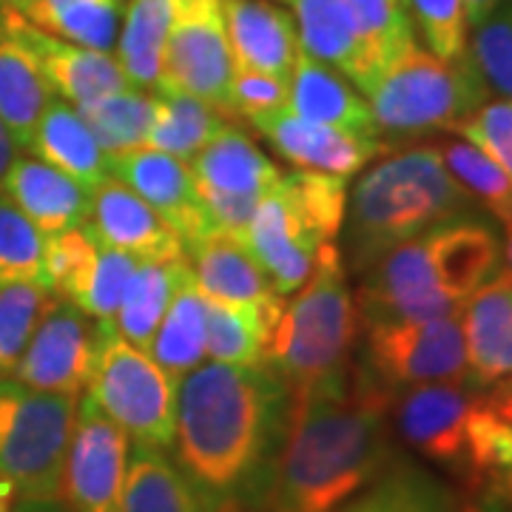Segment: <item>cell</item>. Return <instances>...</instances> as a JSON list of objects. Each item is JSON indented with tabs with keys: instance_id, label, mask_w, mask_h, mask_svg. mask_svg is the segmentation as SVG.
<instances>
[{
	"instance_id": "obj_1",
	"label": "cell",
	"mask_w": 512,
	"mask_h": 512,
	"mask_svg": "<svg viewBox=\"0 0 512 512\" xmlns=\"http://www.w3.org/2000/svg\"><path fill=\"white\" fill-rule=\"evenodd\" d=\"M393 393L365 370L291 396L256 512H339L390 467Z\"/></svg>"
},
{
	"instance_id": "obj_2",
	"label": "cell",
	"mask_w": 512,
	"mask_h": 512,
	"mask_svg": "<svg viewBox=\"0 0 512 512\" xmlns=\"http://www.w3.org/2000/svg\"><path fill=\"white\" fill-rule=\"evenodd\" d=\"M288 413L291 393L268 365H200L180 379L177 464L220 510L268 470Z\"/></svg>"
},
{
	"instance_id": "obj_3",
	"label": "cell",
	"mask_w": 512,
	"mask_h": 512,
	"mask_svg": "<svg viewBox=\"0 0 512 512\" xmlns=\"http://www.w3.org/2000/svg\"><path fill=\"white\" fill-rule=\"evenodd\" d=\"M473 197L453 180L439 148H410L373 165L348 197L350 251L359 271L441 222L467 217Z\"/></svg>"
},
{
	"instance_id": "obj_4",
	"label": "cell",
	"mask_w": 512,
	"mask_h": 512,
	"mask_svg": "<svg viewBox=\"0 0 512 512\" xmlns=\"http://www.w3.org/2000/svg\"><path fill=\"white\" fill-rule=\"evenodd\" d=\"M359 328V311L348 288L336 242L322 245L311 276L276 322L265 365L291 396L348 373V356Z\"/></svg>"
},
{
	"instance_id": "obj_5",
	"label": "cell",
	"mask_w": 512,
	"mask_h": 512,
	"mask_svg": "<svg viewBox=\"0 0 512 512\" xmlns=\"http://www.w3.org/2000/svg\"><path fill=\"white\" fill-rule=\"evenodd\" d=\"M379 134L421 137L458 126L490 100V86L473 57L441 60L419 43L390 63L367 89Z\"/></svg>"
},
{
	"instance_id": "obj_6",
	"label": "cell",
	"mask_w": 512,
	"mask_h": 512,
	"mask_svg": "<svg viewBox=\"0 0 512 512\" xmlns=\"http://www.w3.org/2000/svg\"><path fill=\"white\" fill-rule=\"evenodd\" d=\"M77 399L0 379V478L20 501H60Z\"/></svg>"
},
{
	"instance_id": "obj_7",
	"label": "cell",
	"mask_w": 512,
	"mask_h": 512,
	"mask_svg": "<svg viewBox=\"0 0 512 512\" xmlns=\"http://www.w3.org/2000/svg\"><path fill=\"white\" fill-rule=\"evenodd\" d=\"M177 393L180 379L111 330L83 396H89L134 447L165 453L177 439Z\"/></svg>"
},
{
	"instance_id": "obj_8",
	"label": "cell",
	"mask_w": 512,
	"mask_h": 512,
	"mask_svg": "<svg viewBox=\"0 0 512 512\" xmlns=\"http://www.w3.org/2000/svg\"><path fill=\"white\" fill-rule=\"evenodd\" d=\"M365 373L396 393L416 384L467 382L461 313L427 322L365 325Z\"/></svg>"
},
{
	"instance_id": "obj_9",
	"label": "cell",
	"mask_w": 512,
	"mask_h": 512,
	"mask_svg": "<svg viewBox=\"0 0 512 512\" xmlns=\"http://www.w3.org/2000/svg\"><path fill=\"white\" fill-rule=\"evenodd\" d=\"M188 165L197 200L211 228L239 239L254 217L259 200L282 177V171L237 126L222 128Z\"/></svg>"
},
{
	"instance_id": "obj_10",
	"label": "cell",
	"mask_w": 512,
	"mask_h": 512,
	"mask_svg": "<svg viewBox=\"0 0 512 512\" xmlns=\"http://www.w3.org/2000/svg\"><path fill=\"white\" fill-rule=\"evenodd\" d=\"M234 66L220 0H174L163 77L157 86L194 94L231 117L228 89Z\"/></svg>"
},
{
	"instance_id": "obj_11",
	"label": "cell",
	"mask_w": 512,
	"mask_h": 512,
	"mask_svg": "<svg viewBox=\"0 0 512 512\" xmlns=\"http://www.w3.org/2000/svg\"><path fill=\"white\" fill-rule=\"evenodd\" d=\"M114 325H103L60 299L40 319L35 336L20 356L12 379L40 393L80 396L92 382L100 350Z\"/></svg>"
},
{
	"instance_id": "obj_12",
	"label": "cell",
	"mask_w": 512,
	"mask_h": 512,
	"mask_svg": "<svg viewBox=\"0 0 512 512\" xmlns=\"http://www.w3.org/2000/svg\"><path fill=\"white\" fill-rule=\"evenodd\" d=\"M478 396L481 390L467 382L416 384L390 410L399 436L416 453L470 484Z\"/></svg>"
},
{
	"instance_id": "obj_13",
	"label": "cell",
	"mask_w": 512,
	"mask_h": 512,
	"mask_svg": "<svg viewBox=\"0 0 512 512\" xmlns=\"http://www.w3.org/2000/svg\"><path fill=\"white\" fill-rule=\"evenodd\" d=\"M131 439L83 396L63 467L60 504L69 512H117L126 481Z\"/></svg>"
},
{
	"instance_id": "obj_14",
	"label": "cell",
	"mask_w": 512,
	"mask_h": 512,
	"mask_svg": "<svg viewBox=\"0 0 512 512\" xmlns=\"http://www.w3.org/2000/svg\"><path fill=\"white\" fill-rule=\"evenodd\" d=\"M242 242L262 265L279 296H291L305 285L322 245H328L296 205L285 174L259 200Z\"/></svg>"
},
{
	"instance_id": "obj_15",
	"label": "cell",
	"mask_w": 512,
	"mask_h": 512,
	"mask_svg": "<svg viewBox=\"0 0 512 512\" xmlns=\"http://www.w3.org/2000/svg\"><path fill=\"white\" fill-rule=\"evenodd\" d=\"M0 26L29 52L37 69L49 80V86L66 103L86 106L106 94L123 92L131 86L126 72L120 69L114 57L49 35L37 29L35 23H29L12 6H0Z\"/></svg>"
},
{
	"instance_id": "obj_16",
	"label": "cell",
	"mask_w": 512,
	"mask_h": 512,
	"mask_svg": "<svg viewBox=\"0 0 512 512\" xmlns=\"http://www.w3.org/2000/svg\"><path fill=\"white\" fill-rule=\"evenodd\" d=\"M251 126L256 131H262L271 140V146L293 168L316 171V174H333V177H342V180L359 174L382 151L379 137L319 126V123H311V120L293 114L288 106L271 111V114H262V117H254Z\"/></svg>"
},
{
	"instance_id": "obj_17",
	"label": "cell",
	"mask_w": 512,
	"mask_h": 512,
	"mask_svg": "<svg viewBox=\"0 0 512 512\" xmlns=\"http://www.w3.org/2000/svg\"><path fill=\"white\" fill-rule=\"evenodd\" d=\"M109 174L146 200L180 234L183 245L211 231V222L197 200L191 165L183 160L154 148H137L109 157Z\"/></svg>"
},
{
	"instance_id": "obj_18",
	"label": "cell",
	"mask_w": 512,
	"mask_h": 512,
	"mask_svg": "<svg viewBox=\"0 0 512 512\" xmlns=\"http://www.w3.org/2000/svg\"><path fill=\"white\" fill-rule=\"evenodd\" d=\"M86 225L103 245L126 251L137 259H180L185 245L180 234L128 185L106 177L92 191Z\"/></svg>"
},
{
	"instance_id": "obj_19",
	"label": "cell",
	"mask_w": 512,
	"mask_h": 512,
	"mask_svg": "<svg viewBox=\"0 0 512 512\" xmlns=\"http://www.w3.org/2000/svg\"><path fill=\"white\" fill-rule=\"evenodd\" d=\"M185 254L194 268V282L205 299L254 305V308H282L268 274L256 262L248 245L225 231H205L200 239L185 245Z\"/></svg>"
},
{
	"instance_id": "obj_20",
	"label": "cell",
	"mask_w": 512,
	"mask_h": 512,
	"mask_svg": "<svg viewBox=\"0 0 512 512\" xmlns=\"http://www.w3.org/2000/svg\"><path fill=\"white\" fill-rule=\"evenodd\" d=\"M285 3L291 6L302 52L336 69L359 92L367 94L379 74L348 3L345 0H285Z\"/></svg>"
},
{
	"instance_id": "obj_21",
	"label": "cell",
	"mask_w": 512,
	"mask_h": 512,
	"mask_svg": "<svg viewBox=\"0 0 512 512\" xmlns=\"http://www.w3.org/2000/svg\"><path fill=\"white\" fill-rule=\"evenodd\" d=\"M467 384L487 390L512 376V279L498 274L461 308Z\"/></svg>"
},
{
	"instance_id": "obj_22",
	"label": "cell",
	"mask_w": 512,
	"mask_h": 512,
	"mask_svg": "<svg viewBox=\"0 0 512 512\" xmlns=\"http://www.w3.org/2000/svg\"><path fill=\"white\" fill-rule=\"evenodd\" d=\"M225 32L242 69L291 80L296 57L302 55L291 12L271 0H220Z\"/></svg>"
},
{
	"instance_id": "obj_23",
	"label": "cell",
	"mask_w": 512,
	"mask_h": 512,
	"mask_svg": "<svg viewBox=\"0 0 512 512\" xmlns=\"http://www.w3.org/2000/svg\"><path fill=\"white\" fill-rule=\"evenodd\" d=\"M427 251L441 291L464 308V302L484 288L501 265V239L484 220L458 217L441 222L427 234Z\"/></svg>"
},
{
	"instance_id": "obj_24",
	"label": "cell",
	"mask_w": 512,
	"mask_h": 512,
	"mask_svg": "<svg viewBox=\"0 0 512 512\" xmlns=\"http://www.w3.org/2000/svg\"><path fill=\"white\" fill-rule=\"evenodd\" d=\"M0 194L15 202L43 237L86 225L92 208V191L37 157H18Z\"/></svg>"
},
{
	"instance_id": "obj_25",
	"label": "cell",
	"mask_w": 512,
	"mask_h": 512,
	"mask_svg": "<svg viewBox=\"0 0 512 512\" xmlns=\"http://www.w3.org/2000/svg\"><path fill=\"white\" fill-rule=\"evenodd\" d=\"M288 109L319 126L379 137L373 111L365 97L356 92V86L348 77H342L336 69L313 60L305 52L296 57L288 80Z\"/></svg>"
},
{
	"instance_id": "obj_26",
	"label": "cell",
	"mask_w": 512,
	"mask_h": 512,
	"mask_svg": "<svg viewBox=\"0 0 512 512\" xmlns=\"http://www.w3.org/2000/svg\"><path fill=\"white\" fill-rule=\"evenodd\" d=\"M26 148L40 163L63 171L86 191H94L109 177V157L97 146L86 120L74 106L57 100V97L37 120L35 134Z\"/></svg>"
},
{
	"instance_id": "obj_27",
	"label": "cell",
	"mask_w": 512,
	"mask_h": 512,
	"mask_svg": "<svg viewBox=\"0 0 512 512\" xmlns=\"http://www.w3.org/2000/svg\"><path fill=\"white\" fill-rule=\"evenodd\" d=\"M194 276L188 254L180 259H143L128 282L114 330L134 348L148 350L177 291Z\"/></svg>"
},
{
	"instance_id": "obj_28",
	"label": "cell",
	"mask_w": 512,
	"mask_h": 512,
	"mask_svg": "<svg viewBox=\"0 0 512 512\" xmlns=\"http://www.w3.org/2000/svg\"><path fill=\"white\" fill-rule=\"evenodd\" d=\"M117 512H217V507L163 450L134 447Z\"/></svg>"
},
{
	"instance_id": "obj_29",
	"label": "cell",
	"mask_w": 512,
	"mask_h": 512,
	"mask_svg": "<svg viewBox=\"0 0 512 512\" xmlns=\"http://www.w3.org/2000/svg\"><path fill=\"white\" fill-rule=\"evenodd\" d=\"M282 308H254L205 299V356L222 365H265Z\"/></svg>"
},
{
	"instance_id": "obj_30",
	"label": "cell",
	"mask_w": 512,
	"mask_h": 512,
	"mask_svg": "<svg viewBox=\"0 0 512 512\" xmlns=\"http://www.w3.org/2000/svg\"><path fill=\"white\" fill-rule=\"evenodd\" d=\"M151 97H154V123L148 131L146 148L171 154L183 163H191L228 126V117L222 111L202 103L194 94H185L171 86H157Z\"/></svg>"
},
{
	"instance_id": "obj_31",
	"label": "cell",
	"mask_w": 512,
	"mask_h": 512,
	"mask_svg": "<svg viewBox=\"0 0 512 512\" xmlns=\"http://www.w3.org/2000/svg\"><path fill=\"white\" fill-rule=\"evenodd\" d=\"M55 97L29 52L0 26V120L20 148L29 146L37 120Z\"/></svg>"
},
{
	"instance_id": "obj_32",
	"label": "cell",
	"mask_w": 512,
	"mask_h": 512,
	"mask_svg": "<svg viewBox=\"0 0 512 512\" xmlns=\"http://www.w3.org/2000/svg\"><path fill=\"white\" fill-rule=\"evenodd\" d=\"M174 0H128L126 23L117 46V63L134 89H157L163 77L165 46L171 32Z\"/></svg>"
},
{
	"instance_id": "obj_33",
	"label": "cell",
	"mask_w": 512,
	"mask_h": 512,
	"mask_svg": "<svg viewBox=\"0 0 512 512\" xmlns=\"http://www.w3.org/2000/svg\"><path fill=\"white\" fill-rule=\"evenodd\" d=\"M146 353L174 379H183L202 365V359H205V296L197 288L194 276L185 282L174 296V302L168 305Z\"/></svg>"
},
{
	"instance_id": "obj_34",
	"label": "cell",
	"mask_w": 512,
	"mask_h": 512,
	"mask_svg": "<svg viewBox=\"0 0 512 512\" xmlns=\"http://www.w3.org/2000/svg\"><path fill=\"white\" fill-rule=\"evenodd\" d=\"M20 15L49 35L69 40L74 46L106 52L117 46V26L123 0H66V3H35Z\"/></svg>"
},
{
	"instance_id": "obj_35",
	"label": "cell",
	"mask_w": 512,
	"mask_h": 512,
	"mask_svg": "<svg viewBox=\"0 0 512 512\" xmlns=\"http://www.w3.org/2000/svg\"><path fill=\"white\" fill-rule=\"evenodd\" d=\"M94 134L106 157L146 148L148 131L154 123V97L143 89L128 86L123 92L106 94L86 106H74Z\"/></svg>"
},
{
	"instance_id": "obj_36",
	"label": "cell",
	"mask_w": 512,
	"mask_h": 512,
	"mask_svg": "<svg viewBox=\"0 0 512 512\" xmlns=\"http://www.w3.org/2000/svg\"><path fill=\"white\" fill-rule=\"evenodd\" d=\"M339 512H456V507L430 473L413 464H396Z\"/></svg>"
},
{
	"instance_id": "obj_37",
	"label": "cell",
	"mask_w": 512,
	"mask_h": 512,
	"mask_svg": "<svg viewBox=\"0 0 512 512\" xmlns=\"http://www.w3.org/2000/svg\"><path fill=\"white\" fill-rule=\"evenodd\" d=\"M143 259L109 248L103 242H97L92 262L86 265V271L72 285V291L63 299L74 302L86 316H92L103 325H114V316L120 311V302L126 296L128 282L137 271Z\"/></svg>"
},
{
	"instance_id": "obj_38",
	"label": "cell",
	"mask_w": 512,
	"mask_h": 512,
	"mask_svg": "<svg viewBox=\"0 0 512 512\" xmlns=\"http://www.w3.org/2000/svg\"><path fill=\"white\" fill-rule=\"evenodd\" d=\"M439 151L447 171L473 202H481L501 225L512 220V177L493 157L467 140H453Z\"/></svg>"
},
{
	"instance_id": "obj_39",
	"label": "cell",
	"mask_w": 512,
	"mask_h": 512,
	"mask_svg": "<svg viewBox=\"0 0 512 512\" xmlns=\"http://www.w3.org/2000/svg\"><path fill=\"white\" fill-rule=\"evenodd\" d=\"M365 37L376 74L416 46V29L407 0H345ZM379 80V77H376Z\"/></svg>"
},
{
	"instance_id": "obj_40",
	"label": "cell",
	"mask_w": 512,
	"mask_h": 512,
	"mask_svg": "<svg viewBox=\"0 0 512 512\" xmlns=\"http://www.w3.org/2000/svg\"><path fill=\"white\" fill-rule=\"evenodd\" d=\"M55 302V293L37 282L9 285L0 291V379H12L40 319Z\"/></svg>"
},
{
	"instance_id": "obj_41",
	"label": "cell",
	"mask_w": 512,
	"mask_h": 512,
	"mask_svg": "<svg viewBox=\"0 0 512 512\" xmlns=\"http://www.w3.org/2000/svg\"><path fill=\"white\" fill-rule=\"evenodd\" d=\"M43 242L29 217L0 194V291L23 282L43 285Z\"/></svg>"
},
{
	"instance_id": "obj_42",
	"label": "cell",
	"mask_w": 512,
	"mask_h": 512,
	"mask_svg": "<svg viewBox=\"0 0 512 512\" xmlns=\"http://www.w3.org/2000/svg\"><path fill=\"white\" fill-rule=\"evenodd\" d=\"M413 29H419L427 52L441 60L470 55V20L464 0H407Z\"/></svg>"
},
{
	"instance_id": "obj_43",
	"label": "cell",
	"mask_w": 512,
	"mask_h": 512,
	"mask_svg": "<svg viewBox=\"0 0 512 512\" xmlns=\"http://www.w3.org/2000/svg\"><path fill=\"white\" fill-rule=\"evenodd\" d=\"M470 57L490 92L512 97V3L498 6L490 18L478 23Z\"/></svg>"
},
{
	"instance_id": "obj_44",
	"label": "cell",
	"mask_w": 512,
	"mask_h": 512,
	"mask_svg": "<svg viewBox=\"0 0 512 512\" xmlns=\"http://www.w3.org/2000/svg\"><path fill=\"white\" fill-rule=\"evenodd\" d=\"M461 140L481 148L512 177V97L484 103L458 126Z\"/></svg>"
},
{
	"instance_id": "obj_45",
	"label": "cell",
	"mask_w": 512,
	"mask_h": 512,
	"mask_svg": "<svg viewBox=\"0 0 512 512\" xmlns=\"http://www.w3.org/2000/svg\"><path fill=\"white\" fill-rule=\"evenodd\" d=\"M228 103H231V117L239 114V117H245L251 123L254 117H262V114H271V111L288 106V80L234 66Z\"/></svg>"
},
{
	"instance_id": "obj_46",
	"label": "cell",
	"mask_w": 512,
	"mask_h": 512,
	"mask_svg": "<svg viewBox=\"0 0 512 512\" xmlns=\"http://www.w3.org/2000/svg\"><path fill=\"white\" fill-rule=\"evenodd\" d=\"M476 495L478 512H512V464L487 478Z\"/></svg>"
},
{
	"instance_id": "obj_47",
	"label": "cell",
	"mask_w": 512,
	"mask_h": 512,
	"mask_svg": "<svg viewBox=\"0 0 512 512\" xmlns=\"http://www.w3.org/2000/svg\"><path fill=\"white\" fill-rule=\"evenodd\" d=\"M481 399H484L487 410H490L493 416H498L504 424H510L512 427V376L490 384L487 390H481Z\"/></svg>"
},
{
	"instance_id": "obj_48",
	"label": "cell",
	"mask_w": 512,
	"mask_h": 512,
	"mask_svg": "<svg viewBox=\"0 0 512 512\" xmlns=\"http://www.w3.org/2000/svg\"><path fill=\"white\" fill-rule=\"evenodd\" d=\"M20 146L15 143V137H12V131L6 128V123L0 120V191H3V183H6V177H9V171H12V165L18 160Z\"/></svg>"
},
{
	"instance_id": "obj_49",
	"label": "cell",
	"mask_w": 512,
	"mask_h": 512,
	"mask_svg": "<svg viewBox=\"0 0 512 512\" xmlns=\"http://www.w3.org/2000/svg\"><path fill=\"white\" fill-rule=\"evenodd\" d=\"M504 0H464V6H467V20H470V26H478V23H484V20L493 15L495 9L501 6Z\"/></svg>"
},
{
	"instance_id": "obj_50",
	"label": "cell",
	"mask_w": 512,
	"mask_h": 512,
	"mask_svg": "<svg viewBox=\"0 0 512 512\" xmlns=\"http://www.w3.org/2000/svg\"><path fill=\"white\" fill-rule=\"evenodd\" d=\"M501 256H504V268H498V271L507 279H512V220L504 222V248H501Z\"/></svg>"
},
{
	"instance_id": "obj_51",
	"label": "cell",
	"mask_w": 512,
	"mask_h": 512,
	"mask_svg": "<svg viewBox=\"0 0 512 512\" xmlns=\"http://www.w3.org/2000/svg\"><path fill=\"white\" fill-rule=\"evenodd\" d=\"M18 512H69L60 501H20Z\"/></svg>"
},
{
	"instance_id": "obj_52",
	"label": "cell",
	"mask_w": 512,
	"mask_h": 512,
	"mask_svg": "<svg viewBox=\"0 0 512 512\" xmlns=\"http://www.w3.org/2000/svg\"><path fill=\"white\" fill-rule=\"evenodd\" d=\"M12 501H15V487L0 478V512H12Z\"/></svg>"
},
{
	"instance_id": "obj_53",
	"label": "cell",
	"mask_w": 512,
	"mask_h": 512,
	"mask_svg": "<svg viewBox=\"0 0 512 512\" xmlns=\"http://www.w3.org/2000/svg\"><path fill=\"white\" fill-rule=\"evenodd\" d=\"M35 3H66V0H20L18 6H15V12L26 9V6H35Z\"/></svg>"
},
{
	"instance_id": "obj_54",
	"label": "cell",
	"mask_w": 512,
	"mask_h": 512,
	"mask_svg": "<svg viewBox=\"0 0 512 512\" xmlns=\"http://www.w3.org/2000/svg\"><path fill=\"white\" fill-rule=\"evenodd\" d=\"M217 512H245V510L239 507L237 501H228V504H222V507Z\"/></svg>"
},
{
	"instance_id": "obj_55",
	"label": "cell",
	"mask_w": 512,
	"mask_h": 512,
	"mask_svg": "<svg viewBox=\"0 0 512 512\" xmlns=\"http://www.w3.org/2000/svg\"><path fill=\"white\" fill-rule=\"evenodd\" d=\"M18 3H20V0H0V6H12V9H15Z\"/></svg>"
},
{
	"instance_id": "obj_56",
	"label": "cell",
	"mask_w": 512,
	"mask_h": 512,
	"mask_svg": "<svg viewBox=\"0 0 512 512\" xmlns=\"http://www.w3.org/2000/svg\"><path fill=\"white\" fill-rule=\"evenodd\" d=\"M467 512H478V510H476V507H470V510H467Z\"/></svg>"
}]
</instances>
